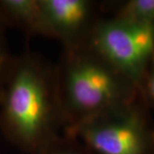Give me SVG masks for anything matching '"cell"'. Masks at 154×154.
I'll return each mask as SVG.
<instances>
[{
  "label": "cell",
  "mask_w": 154,
  "mask_h": 154,
  "mask_svg": "<svg viewBox=\"0 0 154 154\" xmlns=\"http://www.w3.org/2000/svg\"><path fill=\"white\" fill-rule=\"evenodd\" d=\"M61 124L54 71L29 53L14 59L0 95L5 135L22 151L38 154L59 138Z\"/></svg>",
  "instance_id": "obj_1"
},
{
  "label": "cell",
  "mask_w": 154,
  "mask_h": 154,
  "mask_svg": "<svg viewBox=\"0 0 154 154\" xmlns=\"http://www.w3.org/2000/svg\"><path fill=\"white\" fill-rule=\"evenodd\" d=\"M54 75L57 99L65 129L132 104L140 93L85 42L64 48Z\"/></svg>",
  "instance_id": "obj_2"
},
{
  "label": "cell",
  "mask_w": 154,
  "mask_h": 154,
  "mask_svg": "<svg viewBox=\"0 0 154 154\" xmlns=\"http://www.w3.org/2000/svg\"><path fill=\"white\" fill-rule=\"evenodd\" d=\"M90 154H154V132L135 102L65 129Z\"/></svg>",
  "instance_id": "obj_3"
},
{
  "label": "cell",
  "mask_w": 154,
  "mask_h": 154,
  "mask_svg": "<svg viewBox=\"0 0 154 154\" xmlns=\"http://www.w3.org/2000/svg\"><path fill=\"white\" fill-rule=\"evenodd\" d=\"M85 43L140 91L154 59V24L115 17L99 21Z\"/></svg>",
  "instance_id": "obj_4"
},
{
  "label": "cell",
  "mask_w": 154,
  "mask_h": 154,
  "mask_svg": "<svg viewBox=\"0 0 154 154\" xmlns=\"http://www.w3.org/2000/svg\"><path fill=\"white\" fill-rule=\"evenodd\" d=\"M49 38L61 41L64 48L83 44L92 28L96 4L90 0H39Z\"/></svg>",
  "instance_id": "obj_5"
},
{
  "label": "cell",
  "mask_w": 154,
  "mask_h": 154,
  "mask_svg": "<svg viewBox=\"0 0 154 154\" xmlns=\"http://www.w3.org/2000/svg\"><path fill=\"white\" fill-rule=\"evenodd\" d=\"M0 21L14 24L29 34L49 37L39 0H0Z\"/></svg>",
  "instance_id": "obj_6"
},
{
  "label": "cell",
  "mask_w": 154,
  "mask_h": 154,
  "mask_svg": "<svg viewBox=\"0 0 154 154\" xmlns=\"http://www.w3.org/2000/svg\"><path fill=\"white\" fill-rule=\"evenodd\" d=\"M115 18L128 22L154 24V0H129L116 11Z\"/></svg>",
  "instance_id": "obj_7"
},
{
  "label": "cell",
  "mask_w": 154,
  "mask_h": 154,
  "mask_svg": "<svg viewBox=\"0 0 154 154\" xmlns=\"http://www.w3.org/2000/svg\"><path fill=\"white\" fill-rule=\"evenodd\" d=\"M38 154H90L84 147L79 146L71 139L57 138Z\"/></svg>",
  "instance_id": "obj_8"
},
{
  "label": "cell",
  "mask_w": 154,
  "mask_h": 154,
  "mask_svg": "<svg viewBox=\"0 0 154 154\" xmlns=\"http://www.w3.org/2000/svg\"><path fill=\"white\" fill-rule=\"evenodd\" d=\"M13 61L14 58L11 57L4 33V23L0 21V95Z\"/></svg>",
  "instance_id": "obj_9"
},
{
  "label": "cell",
  "mask_w": 154,
  "mask_h": 154,
  "mask_svg": "<svg viewBox=\"0 0 154 154\" xmlns=\"http://www.w3.org/2000/svg\"><path fill=\"white\" fill-rule=\"evenodd\" d=\"M140 92L142 93L145 99L154 106V59L149 67Z\"/></svg>",
  "instance_id": "obj_10"
}]
</instances>
